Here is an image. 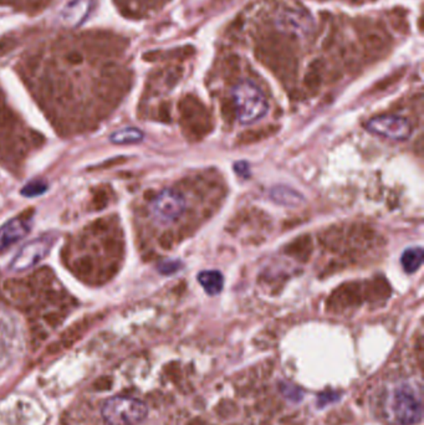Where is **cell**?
<instances>
[{"label":"cell","instance_id":"cell-1","mask_svg":"<svg viewBox=\"0 0 424 425\" xmlns=\"http://www.w3.org/2000/svg\"><path fill=\"white\" fill-rule=\"evenodd\" d=\"M237 116L243 125L260 121L269 111V105L263 91L250 81H243L233 89Z\"/></svg>","mask_w":424,"mask_h":425},{"label":"cell","instance_id":"cell-2","mask_svg":"<svg viewBox=\"0 0 424 425\" xmlns=\"http://www.w3.org/2000/svg\"><path fill=\"white\" fill-rule=\"evenodd\" d=\"M101 412L110 425H137L146 419L148 408L135 398L113 397L104 403Z\"/></svg>","mask_w":424,"mask_h":425},{"label":"cell","instance_id":"cell-3","mask_svg":"<svg viewBox=\"0 0 424 425\" xmlns=\"http://www.w3.org/2000/svg\"><path fill=\"white\" fill-rule=\"evenodd\" d=\"M392 412L400 425L419 424L423 418L422 399L412 387L402 386L394 390Z\"/></svg>","mask_w":424,"mask_h":425},{"label":"cell","instance_id":"cell-4","mask_svg":"<svg viewBox=\"0 0 424 425\" xmlns=\"http://www.w3.org/2000/svg\"><path fill=\"white\" fill-rule=\"evenodd\" d=\"M365 128L371 134L394 141H407L412 136L413 132L411 122L405 117L396 115L374 117L369 122H366Z\"/></svg>","mask_w":424,"mask_h":425},{"label":"cell","instance_id":"cell-5","mask_svg":"<svg viewBox=\"0 0 424 425\" xmlns=\"http://www.w3.org/2000/svg\"><path fill=\"white\" fill-rule=\"evenodd\" d=\"M185 210V197L173 189H165L152 203V214L160 224L174 223L182 217Z\"/></svg>","mask_w":424,"mask_h":425},{"label":"cell","instance_id":"cell-6","mask_svg":"<svg viewBox=\"0 0 424 425\" xmlns=\"http://www.w3.org/2000/svg\"><path fill=\"white\" fill-rule=\"evenodd\" d=\"M277 26L280 30L293 37H308L314 30L313 17L305 9L286 8L277 14Z\"/></svg>","mask_w":424,"mask_h":425},{"label":"cell","instance_id":"cell-7","mask_svg":"<svg viewBox=\"0 0 424 425\" xmlns=\"http://www.w3.org/2000/svg\"><path fill=\"white\" fill-rule=\"evenodd\" d=\"M51 246L53 239L50 237H39L33 240L19 251L18 255L15 256V259L10 264V269L12 271H23L34 266L49 254Z\"/></svg>","mask_w":424,"mask_h":425},{"label":"cell","instance_id":"cell-8","mask_svg":"<svg viewBox=\"0 0 424 425\" xmlns=\"http://www.w3.org/2000/svg\"><path fill=\"white\" fill-rule=\"evenodd\" d=\"M85 49L93 54L102 56H113L120 54L123 50L122 37H116L111 33H90L84 42Z\"/></svg>","mask_w":424,"mask_h":425},{"label":"cell","instance_id":"cell-9","mask_svg":"<svg viewBox=\"0 0 424 425\" xmlns=\"http://www.w3.org/2000/svg\"><path fill=\"white\" fill-rule=\"evenodd\" d=\"M34 214L33 209H28L19 218L8 221L0 229V250H4L12 244L18 243L30 230L29 220Z\"/></svg>","mask_w":424,"mask_h":425},{"label":"cell","instance_id":"cell-10","mask_svg":"<svg viewBox=\"0 0 424 425\" xmlns=\"http://www.w3.org/2000/svg\"><path fill=\"white\" fill-rule=\"evenodd\" d=\"M198 282L210 296L219 295L224 287V276L218 270H204L198 273Z\"/></svg>","mask_w":424,"mask_h":425},{"label":"cell","instance_id":"cell-11","mask_svg":"<svg viewBox=\"0 0 424 425\" xmlns=\"http://www.w3.org/2000/svg\"><path fill=\"white\" fill-rule=\"evenodd\" d=\"M270 197L275 203L285 207H297L304 201V197L289 187H275L271 189Z\"/></svg>","mask_w":424,"mask_h":425},{"label":"cell","instance_id":"cell-12","mask_svg":"<svg viewBox=\"0 0 424 425\" xmlns=\"http://www.w3.org/2000/svg\"><path fill=\"white\" fill-rule=\"evenodd\" d=\"M423 262V249L421 246L405 250L400 256V264L407 273H416Z\"/></svg>","mask_w":424,"mask_h":425},{"label":"cell","instance_id":"cell-13","mask_svg":"<svg viewBox=\"0 0 424 425\" xmlns=\"http://www.w3.org/2000/svg\"><path fill=\"white\" fill-rule=\"evenodd\" d=\"M53 0H0V6H12L18 10L37 12L44 10Z\"/></svg>","mask_w":424,"mask_h":425},{"label":"cell","instance_id":"cell-14","mask_svg":"<svg viewBox=\"0 0 424 425\" xmlns=\"http://www.w3.org/2000/svg\"><path fill=\"white\" fill-rule=\"evenodd\" d=\"M110 140L116 145H132L143 140V132L138 128H123L112 134Z\"/></svg>","mask_w":424,"mask_h":425},{"label":"cell","instance_id":"cell-15","mask_svg":"<svg viewBox=\"0 0 424 425\" xmlns=\"http://www.w3.org/2000/svg\"><path fill=\"white\" fill-rule=\"evenodd\" d=\"M74 269L76 273L80 276H87L93 273V262L90 256H82L79 260H76L74 264Z\"/></svg>","mask_w":424,"mask_h":425},{"label":"cell","instance_id":"cell-16","mask_svg":"<svg viewBox=\"0 0 424 425\" xmlns=\"http://www.w3.org/2000/svg\"><path fill=\"white\" fill-rule=\"evenodd\" d=\"M48 189L46 184L40 181H34L29 184L25 186L24 189L21 190V195L25 197H37V195H43L44 192Z\"/></svg>","mask_w":424,"mask_h":425},{"label":"cell","instance_id":"cell-17","mask_svg":"<svg viewBox=\"0 0 424 425\" xmlns=\"http://www.w3.org/2000/svg\"><path fill=\"white\" fill-rule=\"evenodd\" d=\"M104 248L107 251V254H111V255H120L122 253V244L120 243L116 237H106L104 240Z\"/></svg>","mask_w":424,"mask_h":425},{"label":"cell","instance_id":"cell-18","mask_svg":"<svg viewBox=\"0 0 424 425\" xmlns=\"http://www.w3.org/2000/svg\"><path fill=\"white\" fill-rule=\"evenodd\" d=\"M182 266V264L178 260H167V262L160 264V271L163 275H171V273H177L179 269Z\"/></svg>","mask_w":424,"mask_h":425},{"label":"cell","instance_id":"cell-19","mask_svg":"<svg viewBox=\"0 0 424 425\" xmlns=\"http://www.w3.org/2000/svg\"><path fill=\"white\" fill-rule=\"evenodd\" d=\"M14 121V114L9 109L6 107H1L0 106V128L9 127Z\"/></svg>","mask_w":424,"mask_h":425},{"label":"cell","instance_id":"cell-20","mask_svg":"<svg viewBox=\"0 0 424 425\" xmlns=\"http://www.w3.org/2000/svg\"><path fill=\"white\" fill-rule=\"evenodd\" d=\"M280 389H282L284 395H286L290 399H293V401H300L302 399V390L295 388L294 386H289V384L285 383Z\"/></svg>","mask_w":424,"mask_h":425},{"label":"cell","instance_id":"cell-21","mask_svg":"<svg viewBox=\"0 0 424 425\" xmlns=\"http://www.w3.org/2000/svg\"><path fill=\"white\" fill-rule=\"evenodd\" d=\"M107 201H109V198H107L106 192L100 190V192H98V193L95 195V197H93V208H95L96 210H101V209H104V208L107 206Z\"/></svg>","mask_w":424,"mask_h":425},{"label":"cell","instance_id":"cell-22","mask_svg":"<svg viewBox=\"0 0 424 425\" xmlns=\"http://www.w3.org/2000/svg\"><path fill=\"white\" fill-rule=\"evenodd\" d=\"M110 225L107 223V220L105 219H99L96 221H93V224L90 225V229L93 231V234H100V233H106L109 230Z\"/></svg>","mask_w":424,"mask_h":425},{"label":"cell","instance_id":"cell-23","mask_svg":"<svg viewBox=\"0 0 424 425\" xmlns=\"http://www.w3.org/2000/svg\"><path fill=\"white\" fill-rule=\"evenodd\" d=\"M65 59H66V61L70 62L71 65H80V64H82V61H84V57H82V55H81L79 51H71V53H68Z\"/></svg>","mask_w":424,"mask_h":425},{"label":"cell","instance_id":"cell-24","mask_svg":"<svg viewBox=\"0 0 424 425\" xmlns=\"http://www.w3.org/2000/svg\"><path fill=\"white\" fill-rule=\"evenodd\" d=\"M44 318H45V321L48 322V325L53 326V327H56L62 322V317L55 312H50L48 315H45Z\"/></svg>","mask_w":424,"mask_h":425},{"label":"cell","instance_id":"cell-25","mask_svg":"<svg viewBox=\"0 0 424 425\" xmlns=\"http://www.w3.org/2000/svg\"><path fill=\"white\" fill-rule=\"evenodd\" d=\"M335 395H320L319 398V404L320 406H326L327 404V399H330V401H335Z\"/></svg>","mask_w":424,"mask_h":425},{"label":"cell","instance_id":"cell-26","mask_svg":"<svg viewBox=\"0 0 424 425\" xmlns=\"http://www.w3.org/2000/svg\"><path fill=\"white\" fill-rule=\"evenodd\" d=\"M31 142L33 143H35V145H42V142H43L44 138L43 136L40 134H37V132H31L30 134Z\"/></svg>","mask_w":424,"mask_h":425},{"label":"cell","instance_id":"cell-27","mask_svg":"<svg viewBox=\"0 0 424 425\" xmlns=\"http://www.w3.org/2000/svg\"><path fill=\"white\" fill-rule=\"evenodd\" d=\"M113 3L118 6V9L121 10V12H125V10H127V0H113Z\"/></svg>","mask_w":424,"mask_h":425}]
</instances>
